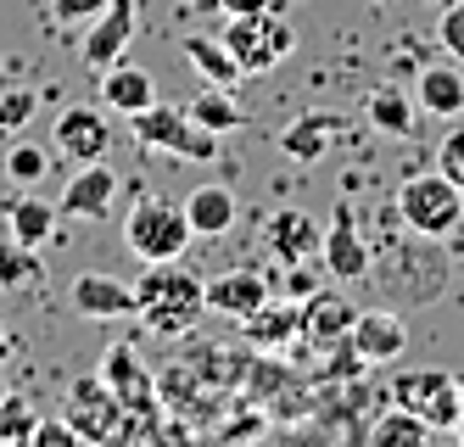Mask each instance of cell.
<instances>
[{
  "instance_id": "cell-41",
  "label": "cell",
  "mask_w": 464,
  "mask_h": 447,
  "mask_svg": "<svg viewBox=\"0 0 464 447\" xmlns=\"http://www.w3.org/2000/svg\"><path fill=\"white\" fill-rule=\"evenodd\" d=\"M0 403H6V381H0Z\"/></svg>"
},
{
  "instance_id": "cell-11",
  "label": "cell",
  "mask_w": 464,
  "mask_h": 447,
  "mask_svg": "<svg viewBox=\"0 0 464 447\" xmlns=\"http://www.w3.org/2000/svg\"><path fill=\"white\" fill-rule=\"evenodd\" d=\"M319 258H324V274H330V280H363V274H370V247H363L358 219H353L347 201H336V213H330Z\"/></svg>"
},
{
  "instance_id": "cell-26",
  "label": "cell",
  "mask_w": 464,
  "mask_h": 447,
  "mask_svg": "<svg viewBox=\"0 0 464 447\" xmlns=\"http://www.w3.org/2000/svg\"><path fill=\"white\" fill-rule=\"evenodd\" d=\"M190 369L202 374L208 386H224V392H229V386H241L246 374H252V358L236 353V347H196V353H190Z\"/></svg>"
},
{
  "instance_id": "cell-6",
  "label": "cell",
  "mask_w": 464,
  "mask_h": 447,
  "mask_svg": "<svg viewBox=\"0 0 464 447\" xmlns=\"http://www.w3.org/2000/svg\"><path fill=\"white\" fill-rule=\"evenodd\" d=\"M129 123H135V141L151 146V151H169V157H185V162H213L218 157V134L202 129L185 107H162V101H151V107L135 112Z\"/></svg>"
},
{
  "instance_id": "cell-12",
  "label": "cell",
  "mask_w": 464,
  "mask_h": 447,
  "mask_svg": "<svg viewBox=\"0 0 464 447\" xmlns=\"http://www.w3.org/2000/svg\"><path fill=\"white\" fill-rule=\"evenodd\" d=\"M347 341H353V353L375 369V364H392V358L409 353V325H403V314H392V307H370V314L358 307Z\"/></svg>"
},
{
  "instance_id": "cell-24",
  "label": "cell",
  "mask_w": 464,
  "mask_h": 447,
  "mask_svg": "<svg viewBox=\"0 0 464 447\" xmlns=\"http://www.w3.org/2000/svg\"><path fill=\"white\" fill-rule=\"evenodd\" d=\"M56 208H51V201H40V196H23V201H12V213H6V235L12 240H23V247H45V240L56 235Z\"/></svg>"
},
{
  "instance_id": "cell-43",
  "label": "cell",
  "mask_w": 464,
  "mask_h": 447,
  "mask_svg": "<svg viewBox=\"0 0 464 447\" xmlns=\"http://www.w3.org/2000/svg\"><path fill=\"white\" fill-rule=\"evenodd\" d=\"M459 436H464V420H459Z\"/></svg>"
},
{
  "instance_id": "cell-1",
  "label": "cell",
  "mask_w": 464,
  "mask_h": 447,
  "mask_svg": "<svg viewBox=\"0 0 464 447\" xmlns=\"http://www.w3.org/2000/svg\"><path fill=\"white\" fill-rule=\"evenodd\" d=\"M135 296H140V325L157 330V335H185L208 314V280H196L190 268H179V258L174 263H146Z\"/></svg>"
},
{
  "instance_id": "cell-20",
  "label": "cell",
  "mask_w": 464,
  "mask_h": 447,
  "mask_svg": "<svg viewBox=\"0 0 464 447\" xmlns=\"http://www.w3.org/2000/svg\"><path fill=\"white\" fill-rule=\"evenodd\" d=\"M363 118H370L386 141H409L414 123H420V101H414L403 84H375L370 101H363Z\"/></svg>"
},
{
  "instance_id": "cell-10",
  "label": "cell",
  "mask_w": 464,
  "mask_h": 447,
  "mask_svg": "<svg viewBox=\"0 0 464 447\" xmlns=\"http://www.w3.org/2000/svg\"><path fill=\"white\" fill-rule=\"evenodd\" d=\"M68 302L79 319H140V296L135 286L112 280V274H79V280L68 286Z\"/></svg>"
},
{
  "instance_id": "cell-15",
  "label": "cell",
  "mask_w": 464,
  "mask_h": 447,
  "mask_svg": "<svg viewBox=\"0 0 464 447\" xmlns=\"http://www.w3.org/2000/svg\"><path fill=\"white\" fill-rule=\"evenodd\" d=\"M263 302H269V280H263L257 268H229L218 280H208V314H224V319L241 325Z\"/></svg>"
},
{
  "instance_id": "cell-13",
  "label": "cell",
  "mask_w": 464,
  "mask_h": 447,
  "mask_svg": "<svg viewBox=\"0 0 464 447\" xmlns=\"http://www.w3.org/2000/svg\"><path fill=\"white\" fill-rule=\"evenodd\" d=\"M56 151L73 162H102L112 151V123L102 107H68L56 118Z\"/></svg>"
},
{
  "instance_id": "cell-18",
  "label": "cell",
  "mask_w": 464,
  "mask_h": 447,
  "mask_svg": "<svg viewBox=\"0 0 464 447\" xmlns=\"http://www.w3.org/2000/svg\"><path fill=\"white\" fill-rule=\"evenodd\" d=\"M185 219H190V229L202 235V240H218V235L236 229L241 201H236V190H229V185H196L185 196Z\"/></svg>"
},
{
  "instance_id": "cell-8",
  "label": "cell",
  "mask_w": 464,
  "mask_h": 447,
  "mask_svg": "<svg viewBox=\"0 0 464 447\" xmlns=\"http://www.w3.org/2000/svg\"><path fill=\"white\" fill-rule=\"evenodd\" d=\"M129 40H135V0H107V12L102 17H90V34H84V67L90 73H107L112 62H123Z\"/></svg>"
},
{
  "instance_id": "cell-31",
  "label": "cell",
  "mask_w": 464,
  "mask_h": 447,
  "mask_svg": "<svg viewBox=\"0 0 464 447\" xmlns=\"http://www.w3.org/2000/svg\"><path fill=\"white\" fill-rule=\"evenodd\" d=\"M34 112H40V90H34V84L0 90V134H23Z\"/></svg>"
},
{
  "instance_id": "cell-30",
  "label": "cell",
  "mask_w": 464,
  "mask_h": 447,
  "mask_svg": "<svg viewBox=\"0 0 464 447\" xmlns=\"http://www.w3.org/2000/svg\"><path fill=\"white\" fill-rule=\"evenodd\" d=\"M45 174H51V151H45V146L17 141V146L6 151V180H12V185H40Z\"/></svg>"
},
{
  "instance_id": "cell-2",
  "label": "cell",
  "mask_w": 464,
  "mask_h": 447,
  "mask_svg": "<svg viewBox=\"0 0 464 447\" xmlns=\"http://www.w3.org/2000/svg\"><path fill=\"white\" fill-rule=\"evenodd\" d=\"M397 219H403L409 235L420 240H448L464 219V190L442 174H409L403 185H397Z\"/></svg>"
},
{
  "instance_id": "cell-34",
  "label": "cell",
  "mask_w": 464,
  "mask_h": 447,
  "mask_svg": "<svg viewBox=\"0 0 464 447\" xmlns=\"http://www.w3.org/2000/svg\"><path fill=\"white\" fill-rule=\"evenodd\" d=\"M437 45L453 62H464V0H448V6H442V17H437Z\"/></svg>"
},
{
  "instance_id": "cell-42",
  "label": "cell",
  "mask_w": 464,
  "mask_h": 447,
  "mask_svg": "<svg viewBox=\"0 0 464 447\" xmlns=\"http://www.w3.org/2000/svg\"><path fill=\"white\" fill-rule=\"evenodd\" d=\"M0 358H6V341H0Z\"/></svg>"
},
{
  "instance_id": "cell-29",
  "label": "cell",
  "mask_w": 464,
  "mask_h": 447,
  "mask_svg": "<svg viewBox=\"0 0 464 447\" xmlns=\"http://www.w3.org/2000/svg\"><path fill=\"white\" fill-rule=\"evenodd\" d=\"M40 280V258L23 240H0V291H23Z\"/></svg>"
},
{
  "instance_id": "cell-16",
  "label": "cell",
  "mask_w": 464,
  "mask_h": 447,
  "mask_svg": "<svg viewBox=\"0 0 464 447\" xmlns=\"http://www.w3.org/2000/svg\"><path fill=\"white\" fill-rule=\"evenodd\" d=\"M324 247V224H314L303 208H280L269 219V252L280 263H314Z\"/></svg>"
},
{
  "instance_id": "cell-4",
  "label": "cell",
  "mask_w": 464,
  "mask_h": 447,
  "mask_svg": "<svg viewBox=\"0 0 464 447\" xmlns=\"http://www.w3.org/2000/svg\"><path fill=\"white\" fill-rule=\"evenodd\" d=\"M218 40L229 45V56L241 62V73H269V67H280L296 51V28H291V17L280 6H269V12L229 17V28L218 34Z\"/></svg>"
},
{
  "instance_id": "cell-38",
  "label": "cell",
  "mask_w": 464,
  "mask_h": 447,
  "mask_svg": "<svg viewBox=\"0 0 464 447\" xmlns=\"http://www.w3.org/2000/svg\"><path fill=\"white\" fill-rule=\"evenodd\" d=\"M285 286H291V296H296V302H303V296H314V291H319V274H314L308 263H291Z\"/></svg>"
},
{
  "instance_id": "cell-36",
  "label": "cell",
  "mask_w": 464,
  "mask_h": 447,
  "mask_svg": "<svg viewBox=\"0 0 464 447\" xmlns=\"http://www.w3.org/2000/svg\"><path fill=\"white\" fill-rule=\"evenodd\" d=\"M51 12H56V23H90L107 12V0H51Z\"/></svg>"
},
{
  "instance_id": "cell-28",
  "label": "cell",
  "mask_w": 464,
  "mask_h": 447,
  "mask_svg": "<svg viewBox=\"0 0 464 447\" xmlns=\"http://www.w3.org/2000/svg\"><path fill=\"white\" fill-rule=\"evenodd\" d=\"M370 436H375V447H392V442H420V447H425L437 431H430V425L414 414V408H397V403H392V414H381Z\"/></svg>"
},
{
  "instance_id": "cell-19",
  "label": "cell",
  "mask_w": 464,
  "mask_h": 447,
  "mask_svg": "<svg viewBox=\"0 0 464 447\" xmlns=\"http://www.w3.org/2000/svg\"><path fill=\"white\" fill-rule=\"evenodd\" d=\"M246 330V347L257 353H269V347H291V335H303V302L285 296V302H263L257 314L241 319Z\"/></svg>"
},
{
  "instance_id": "cell-40",
  "label": "cell",
  "mask_w": 464,
  "mask_h": 447,
  "mask_svg": "<svg viewBox=\"0 0 464 447\" xmlns=\"http://www.w3.org/2000/svg\"><path fill=\"white\" fill-rule=\"evenodd\" d=\"M370 6H392V0H370Z\"/></svg>"
},
{
  "instance_id": "cell-37",
  "label": "cell",
  "mask_w": 464,
  "mask_h": 447,
  "mask_svg": "<svg viewBox=\"0 0 464 447\" xmlns=\"http://www.w3.org/2000/svg\"><path fill=\"white\" fill-rule=\"evenodd\" d=\"M34 447H79V431H73L68 420H40Z\"/></svg>"
},
{
  "instance_id": "cell-39",
  "label": "cell",
  "mask_w": 464,
  "mask_h": 447,
  "mask_svg": "<svg viewBox=\"0 0 464 447\" xmlns=\"http://www.w3.org/2000/svg\"><path fill=\"white\" fill-rule=\"evenodd\" d=\"M213 6H224L229 17H246V12H269V6H280V0H213Z\"/></svg>"
},
{
  "instance_id": "cell-33",
  "label": "cell",
  "mask_w": 464,
  "mask_h": 447,
  "mask_svg": "<svg viewBox=\"0 0 464 447\" xmlns=\"http://www.w3.org/2000/svg\"><path fill=\"white\" fill-rule=\"evenodd\" d=\"M34 431H40V414L6 392V403H0V442H34Z\"/></svg>"
},
{
  "instance_id": "cell-44",
  "label": "cell",
  "mask_w": 464,
  "mask_h": 447,
  "mask_svg": "<svg viewBox=\"0 0 464 447\" xmlns=\"http://www.w3.org/2000/svg\"><path fill=\"white\" fill-rule=\"evenodd\" d=\"M208 6H213V0H208Z\"/></svg>"
},
{
  "instance_id": "cell-3",
  "label": "cell",
  "mask_w": 464,
  "mask_h": 447,
  "mask_svg": "<svg viewBox=\"0 0 464 447\" xmlns=\"http://www.w3.org/2000/svg\"><path fill=\"white\" fill-rule=\"evenodd\" d=\"M190 240H196V229H190L185 208H174L162 196H140L123 219V247L140 263H174V258H185Z\"/></svg>"
},
{
  "instance_id": "cell-35",
  "label": "cell",
  "mask_w": 464,
  "mask_h": 447,
  "mask_svg": "<svg viewBox=\"0 0 464 447\" xmlns=\"http://www.w3.org/2000/svg\"><path fill=\"white\" fill-rule=\"evenodd\" d=\"M437 168L464 190V123L453 129V134H442V146H437Z\"/></svg>"
},
{
  "instance_id": "cell-9",
  "label": "cell",
  "mask_w": 464,
  "mask_h": 447,
  "mask_svg": "<svg viewBox=\"0 0 464 447\" xmlns=\"http://www.w3.org/2000/svg\"><path fill=\"white\" fill-rule=\"evenodd\" d=\"M112 201H118V174L107 168V157L102 162H79V174L62 185V201H56V213L62 219H107L112 213Z\"/></svg>"
},
{
  "instance_id": "cell-5",
  "label": "cell",
  "mask_w": 464,
  "mask_h": 447,
  "mask_svg": "<svg viewBox=\"0 0 464 447\" xmlns=\"http://www.w3.org/2000/svg\"><path fill=\"white\" fill-rule=\"evenodd\" d=\"M102 381L118 392L123 414H129V431H162V392H157V374L140 364V353L129 341H112L102 353Z\"/></svg>"
},
{
  "instance_id": "cell-7",
  "label": "cell",
  "mask_w": 464,
  "mask_h": 447,
  "mask_svg": "<svg viewBox=\"0 0 464 447\" xmlns=\"http://www.w3.org/2000/svg\"><path fill=\"white\" fill-rule=\"evenodd\" d=\"M62 420L79 431V442H118V436H129V414H123L118 392L102 381V374H79V381H68V414Z\"/></svg>"
},
{
  "instance_id": "cell-27",
  "label": "cell",
  "mask_w": 464,
  "mask_h": 447,
  "mask_svg": "<svg viewBox=\"0 0 464 447\" xmlns=\"http://www.w3.org/2000/svg\"><path fill=\"white\" fill-rule=\"evenodd\" d=\"M448 381H453L448 369H414V374H397V381H392V403H397V408H414V414H420V408L437 397Z\"/></svg>"
},
{
  "instance_id": "cell-22",
  "label": "cell",
  "mask_w": 464,
  "mask_h": 447,
  "mask_svg": "<svg viewBox=\"0 0 464 447\" xmlns=\"http://www.w3.org/2000/svg\"><path fill=\"white\" fill-rule=\"evenodd\" d=\"M342 129H347V123H342L336 112H308V118H296V123L280 129V151L296 157V162H319Z\"/></svg>"
},
{
  "instance_id": "cell-17",
  "label": "cell",
  "mask_w": 464,
  "mask_h": 447,
  "mask_svg": "<svg viewBox=\"0 0 464 447\" xmlns=\"http://www.w3.org/2000/svg\"><path fill=\"white\" fill-rule=\"evenodd\" d=\"M414 101L430 112V118H459L464 112V73H459V62H425L420 73H414Z\"/></svg>"
},
{
  "instance_id": "cell-25",
  "label": "cell",
  "mask_w": 464,
  "mask_h": 447,
  "mask_svg": "<svg viewBox=\"0 0 464 447\" xmlns=\"http://www.w3.org/2000/svg\"><path fill=\"white\" fill-rule=\"evenodd\" d=\"M185 112H190L196 123H202V129H213V134H229V129H241V123H246V107H241V101L229 95L224 84H208V90H196Z\"/></svg>"
},
{
  "instance_id": "cell-23",
  "label": "cell",
  "mask_w": 464,
  "mask_h": 447,
  "mask_svg": "<svg viewBox=\"0 0 464 447\" xmlns=\"http://www.w3.org/2000/svg\"><path fill=\"white\" fill-rule=\"evenodd\" d=\"M185 62H190L208 84H224V90H236V84L246 79V73H241V62L229 56V45L213 40V34H190V40H185Z\"/></svg>"
},
{
  "instance_id": "cell-32",
  "label": "cell",
  "mask_w": 464,
  "mask_h": 447,
  "mask_svg": "<svg viewBox=\"0 0 464 447\" xmlns=\"http://www.w3.org/2000/svg\"><path fill=\"white\" fill-rule=\"evenodd\" d=\"M420 420H425L430 431H459V420H464V392H459V381H448L437 397H430V403L420 408Z\"/></svg>"
},
{
  "instance_id": "cell-14",
  "label": "cell",
  "mask_w": 464,
  "mask_h": 447,
  "mask_svg": "<svg viewBox=\"0 0 464 447\" xmlns=\"http://www.w3.org/2000/svg\"><path fill=\"white\" fill-rule=\"evenodd\" d=\"M353 319H358V307L342 296V291H314L303 296V341L319 353H336L342 341L353 335Z\"/></svg>"
},
{
  "instance_id": "cell-21",
  "label": "cell",
  "mask_w": 464,
  "mask_h": 447,
  "mask_svg": "<svg viewBox=\"0 0 464 447\" xmlns=\"http://www.w3.org/2000/svg\"><path fill=\"white\" fill-rule=\"evenodd\" d=\"M102 101H107V112L135 118V112H146L151 101H157V84H151V73H146V67L112 62L107 73H102Z\"/></svg>"
}]
</instances>
